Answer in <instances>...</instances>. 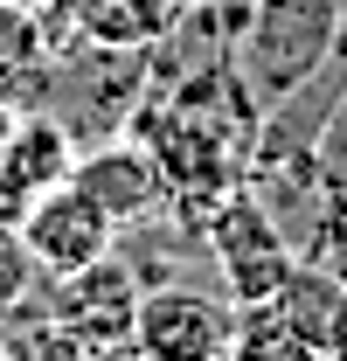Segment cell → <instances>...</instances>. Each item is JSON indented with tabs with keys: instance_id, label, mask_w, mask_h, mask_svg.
I'll return each mask as SVG.
<instances>
[{
	"instance_id": "obj_5",
	"label": "cell",
	"mask_w": 347,
	"mask_h": 361,
	"mask_svg": "<svg viewBox=\"0 0 347 361\" xmlns=\"http://www.w3.org/2000/svg\"><path fill=\"white\" fill-rule=\"evenodd\" d=\"M14 236L28 243V257L42 264V278H63V271L104 257V250L118 243V223L90 202L77 180H56V188H42V195L14 216Z\"/></svg>"
},
{
	"instance_id": "obj_8",
	"label": "cell",
	"mask_w": 347,
	"mask_h": 361,
	"mask_svg": "<svg viewBox=\"0 0 347 361\" xmlns=\"http://www.w3.org/2000/svg\"><path fill=\"white\" fill-rule=\"evenodd\" d=\"M312 195H319V223H327L319 257L334 264L341 243H347V84H341V97H334L319 139H312Z\"/></svg>"
},
{
	"instance_id": "obj_2",
	"label": "cell",
	"mask_w": 347,
	"mask_h": 361,
	"mask_svg": "<svg viewBox=\"0 0 347 361\" xmlns=\"http://www.w3.org/2000/svg\"><path fill=\"white\" fill-rule=\"evenodd\" d=\"M202 243H209V257H216V278L222 292L243 306V299H271L278 285H285V271L299 264V250H292V236L278 229V216L257 202V188H229L222 202L202 209Z\"/></svg>"
},
{
	"instance_id": "obj_1",
	"label": "cell",
	"mask_w": 347,
	"mask_h": 361,
	"mask_svg": "<svg viewBox=\"0 0 347 361\" xmlns=\"http://www.w3.org/2000/svg\"><path fill=\"white\" fill-rule=\"evenodd\" d=\"M347 35V0H243L236 35H229V70L250 90V104H278L299 90Z\"/></svg>"
},
{
	"instance_id": "obj_9",
	"label": "cell",
	"mask_w": 347,
	"mask_h": 361,
	"mask_svg": "<svg viewBox=\"0 0 347 361\" xmlns=\"http://www.w3.org/2000/svg\"><path fill=\"white\" fill-rule=\"evenodd\" d=\"M28 7H35V0H28Z\"/></svg>"
},
{
	"instance_id": "obj_7",
	"label": "cell",
	"mask_w": 347,
	"mask_h": 361,
	"mask_svg": "<svg viewBox=\"0 0 347 361\" xmlns=\"http://www.w3.org/2000/svg\"><path fill=\"white\" fill-rule=\"evenodd\" d=\"M278 313L292 326L299 355H327V361H347V271L327 264V257H299L285 271V285L271 292Z\"/></svg>"
},
{
	"instance_id": "obj_6",
	"label": "cell",
	"mask_w": 347,
	"mask_h": 361,
	"mask_svg": "<svg viewBox=\"0 0 347 361\" xmlns=\"http://www.w3.org/2000/svg\"><path fill=\"white\" fill-rule=\"evenodd\" d=\"M70 180L84 188L90 202L111 216L118 229L132 223H153V216H167L174 195H167V174H160V160L139 146L132 133H111V139H90V146H77V167H70Z\"/></svg>"
},
{
	"instance_id": "obj_3",
	"label": "cell",
	"mask_w": 347,
	"mask_h": 361,
	"mask_svg": "<svg viewBox=\"0 0 347 361\" xmlns=\"http://www.w3.org/2000/svg\"><path fill=\"white\" fill-rule=\"evenodd\" d=\"M139 292L146 278L118 257V243L90 264L63 271V278H42V313L77 341V355H118L132 348V319H139Z\"/></svg>"
},
{
	"instance_id": "obj_4",
	"label": "cell",
	"mask_w": 347,
	"mask_h": 361,
	"mask_svg": "<svg viewBox=\"0 0 347 361\" xmlns=\"http://www.w3.org/2000/svg\"><path fill=\"white\" fill-rule=\"evenodd\" d=\"M132 355H153V361L236 355V299L222 285H181V278L146 285L139 292V319H132Z\"/></svg>"
}]
</instances>
